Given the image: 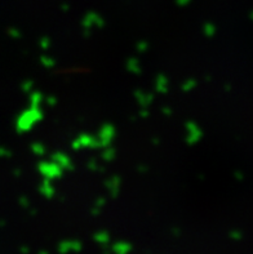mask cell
I'll list each match as a JSON object with an SVG mask.
<instances>
[]
</instances>
